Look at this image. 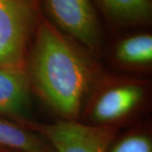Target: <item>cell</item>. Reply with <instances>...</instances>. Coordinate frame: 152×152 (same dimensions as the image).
<instances>
[{
  "label": "cell",
  "instance_id": "6",
  "mask_svg": "<svg viewBox=\"0 0 152 152\" xmlns=\"http://www.w3.org/2000/svg\"><path fill=\"white\" fill-rule=\"evenodd\" d=\"M143 97V89L135 85L114 87L102 94L93 108V118L99 122H110L124 116Z\"/></svg>",
  "mask_w": 152,
  "mask_h": 152
},
{
  "label": "cell",
  "instance_id": "7",
  "mask_svg": "<svg viewBox=\"0 0 152 152\" xmlns=\"http://www.w3.org/2000/svg\"><path fill=\"white\" fill-rule=\"evenodd\" d=\"M104 15L119 26L148 25L151 20V0H95Z\"/></svg>",
  "mask_w": 152,
  "mask_h": 152
},
{
  "label": "cell",
  "instance_id": "13",
  "mask_svg": "<svg viewBox=\"0 0 152 152\" xmlns=\"http://www.w3.org/2000/svg\"><path fill=\"white\" fill-rule=\"evenodd\" d=\"M3 151V150H0V151Z\"/></svg>",
  "mask_w": 152,
  "mask_h": 152
},
{
  "label": "cell",
  "instance_id": "4",
  "mask_svg": "<svg viewBox=\"0 0 152 152\" xmlns=\"http://www.w3.org/2000/svg\"><path fill=\"white\" fill-rule=\"evenodd\" d=\"M39 11L60 31L90 49L98 48L102 31L93 0H38Z\"/></svg>",
  "mask_w": 152,
  "mask_h": 152
},
{
  "label": "cell",
  "instance_id": "9",
  "mask_svg": "<svg viewBox=\"0 0 152 152\" xmlns=\"http://www.w3.org/2000/svg\"><path fill=\"white\" fill-rule=\"evenodd\" d=\"M117 58L123 63L143 64L152 60V36L140 33L124 38L116 48Z\"/></svg>",
  "mask_w": 152,
  "mask_h": 152
},
{
  "label": "cell",
  "instance_id": "11",
  "mask_svg": "<svg viewBox=\"0 0 152 152\" xmlns=\"http://www.w3.org/2000/svg\"><path fill=\"white\" fill-rule=\"evenodd\" d=\"M23 1L26 2L27 4H29L31 7H32L34 10H36L37 12L40 13V11H39V4H38V0H23Z\"/></svg>",
  "mask_w": 152,
  "mask_h": 152
},
{
  "label": "cell",
  "instance_id": "3",
  "mask_svg": "<svg viewBox=\"0 0 152 152\" xmlns=\"http://www.w3.org/2000/svg\"><path fill=\"white\" fill-rule=\"evenodd\" d=\"M16 124L42 136L56 152H107L117 132L116 128L110 125L91 126L73 120L52 124L23 120Z\"/></svg>",
  "mask_w": 152,
  "mask_h": 152
},
{
  "label": "cell",
  "instance_id": "10",
  "mask_svg": "<svg viewBox=\"0 0 152 152\" xmlns=\"http://www.w3.org/2000/svg\"><path fill=\"white\" fill-rule=\"evenodd\" d=\"M107 152H152L151 139L143 133L130 134L113 140Z\"/></svg>",
  "mask_w": 152,
  "mask_h": 152
},
{
  "label": "cell",
  "instance_id": "8",
  "mask_svg": "<svg viewBox=\"0 0 152 152\" xmlns=\"http://www.w3.org/2000/svg\"><path fill=\"white\" fill-rule=\"evenodd\" d=\"M0 150L15 152H56L45 138L0 117Z\"/></svg>",
  "mask_w": 152,
  "mask_h": 152
},
{
  "label": "cell",
  "instance_id": "1",
  "mask_svg": "<svg viewBox=\"0 0 152 152\" xmlns=\"http://www.w3.org/2000/svg\"><path fill=\"white\" fill-rule=\"evenodd\" d=\"M72 38L41 14L32 39L31 75L38 92L68 120L80 114L91 71Z\"/></svg>",
  "mask_w": 152,
  "mask_h": 152
},
{
  "label": "cell",
  "instance_id": "12",
  "mask_svg": "<svg viewBox=\"0 0 152 152\" xmlns=\"http://www.w3.org/2000/svg\"><path fill=\"white\" fill-rule=\"evenodd\" d=\"M0 152H15V151H6V150H3V151H1Z\"/></svg>",
  "mask_w": 152,
  "mask_h": 152
},
{
  "label": "cell",
  "instance_id": "2",
  "mask_svg": "<svg viewBox=\"0 0 152 152\" xmlns=\"http://www.w3.org/2000/svg\"><path fill=\"white\" fill-rule=\"evenodd\" d=\"M39 15L23 0H0V67L26 69Z\"/></svg>",
  "mask_w": 152,
  "mask_h": 152
},
{
  "label": "cell",
  "instance_id": "5",
  "mask_svg": "<svg viewBox=\"0 0 152 152\" xmlns=\"http://www.w3.org/2000/svg\"><path fill=\"white\" fill-rule=\"evenodd\" d=\"M30 82L26 69L0 67V117L15 123L27 120L31 105Z\"/></svg>",
  "mask_w": 152,
  "mask_h": 152
}]
</instances>
